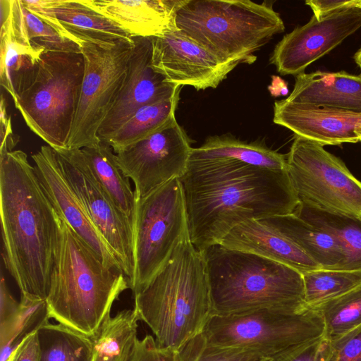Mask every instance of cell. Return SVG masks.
<instances>
[{
    "label": "cell",
    "mask_w": 361,
    "mask_h": 361,
    "mask_svg": "<svg viewBox=\"0 0 361 361\" xmlns=\"http://www.w3.org/2000/svg\"><path fill=\"white\" fill-rule=\"evenodd\" d=\"M32 159L39 180L56 214L100 256L106 266L123 272L121 262L92 222L67 180L58 152L51 147L44 145L32 155Z\"/></svg>",
    "instance_id": "cell-17"
},
{
    "label": "cell",
    "mask_w": 361,
    "mask_h": 361,
    "mask_svg": "<svg viewBox=\"0 0 361 361\" xmlns=\"http://www.w3.org/2000/svg\"><path fill=\"white\" fill-rule=\"evenodd\" d=\"M360 0H307L309 6L317 20L329 13L345 6L359 4Z\"/></svg>",
    "instance_id": "cell-40"
},
{
    "label": "cell",
    "mask_w": 361,
    "mask_h": 361,
    "mask_svg": "<svg viewBox=\"0 0 361 361\" xmlns=\"http://www.w3.org/2000/svg\"><path fill=\"white\" fill-rule=\"evenodd\" d=\"M63 173L92 222L133 279V221L124 214L91 174L80 149L56 151Z\"/></svg>",
    "instance_id": "cell-13"
},
{
    "label": "cell",
    "mask_w": 361,
    "mask_h": 361,
    "mask_svg": "<svg viewBox=\"0 0 361 361\" xmlns=\"http://www.w3.org/2000/svg\"><path fill=\"white\" fill-rule=\"evenodd\" d=\"M219 244L286 264L302 274L321 268L298 245L264 219L241 223L234 227Z\"/></svg>",
    "instance_id": "cell-20"
},
{
    "label": "cell",
    "mask_w": 361,
    "mask_h": 361,
    "mask_svg": "<svg viewBox=\"0 0 361 361\" xmlns=\"http://www.w3.org/2000/svg\"><path fill=\"white\" fill-rule=\"evenodd\" d=\"M354 59L361 70V49H360L355 54Z\"/></svg>",
    "instance_id": "cell-41"
},
{
    "label": "cell",
    "mask_w": 361,
    "mask_h": 361,
    "mask_svg": "<svg viewBox=\"0 0 361 361\" xmlns=\"http://www.w3.org/2000/svg\"><path fill=\"white\" fill-rule=\"evenodd\" d=\"M19 302L16 316L0 328V361H8L21 343L50 319L46 300L20 295Z\"/></svg>",
    "instance_id": "cell-31"
},
{
    "label": "cell",
    "mask_w": 361,
    "mask_h": 361,
    "mask_svg": "<svg viewBox=\"0 0 361 361\" xmlns=\"http://www.w3.org/2000/svg\"><path fill=\"white\" fill-rule=\"evenodd\" d=\"M0 152L13 150L18 140L12 129L11 119L8 116L6 99L1 94L0 103Z\"/></svg>",
    "instance_id": "cell-38"
},
{
    "label": "cell",
    "mask_w": 361,
    "mask_h": 361,
    "mask_svg": "<svg viewBox=\"0 0 361 361\" xmlns=\"http://www.w3.org/2000/svg\"><path fill=\"white\" fill-rule=\"evenodd\" d=\"M178 29L221 60L251 64L255 52L285 30L272 5L250 0H183Z\"/></svg>",
    "instance_id": "cell-7"
},
{
    "label": "cell",
    "mask_w": 361,
    "mask_h": 361,
    "mask_svg": "<svg viewBox=\"0 0 361 361\" xmlns=\"http://www.w3.org/2000/svg\"><path fill=\"white\" fill-rule=\"evenodd\" d=\"M85 71L78 111L67 149L100 142L99 128L123 84L133 49L130 39L79 40Z\"/></svg>",
    "instance_id": "cell-11"
},
{
    "label": "cell",
    "mask_w": 361,
    "mask_h": 361,
    "mask_svg": "<svg viewBox=\"0 0 361 361\" xmlns=\"http://www.w3.org/2000/svg\"><path fill=\"white\" fill-rule=\"evenodd\" d=\"M207 346L248 348L270 358L324 335L320 312L300 313L262 310L227 316L213 315L203 331Z\"/></svg>",
    "instance_id": "cell-9"
},
{
    "label": "cell",
    "mask_w": 361,
    "mask_h": 361,
    "mask_svg": "<svg viewBox=\"0 0 361 361\" xmlns=\"http://www.w3.org/2000/svg\"><path fill=\"white\" fill-rule=\"evenodd\" d=\"M274 123L322 145L361 141V113L310 104L276 101Z\"/></svg>",
    "instance_id": "cell-18"
},
{
    "label": "cell",
    "mask_w": 361,
    "mask_h": 361,
    "mask_svg": "<svg viewBox=\"0 0 361 361\" xmlns=\"http://www.w3.org/2000/svg\"><path fill=\"white\" fill-rule=\"evenodd\" d=\"M94 178L119 209L133 221L136 202L130 179L121 171L113 149L100 141L80 149Z\"/></svg>",
    "instance_id": "cell-25"
},
{
    "label": "cell",
    "mask_w": 361,
    "mask_h": 361,
    "mask_svg": "<svg viewBox=\"0 0 361 361\" xmlns=\"http://www.w3.org/2000/svg\"><path fill=\"white\" fill-rule=\"evenodd\" d=\"M40 361H92L93 339L49 322L37 330Z\"/></svg>",
    "instance_id": "cell-30"
},
{
    "label": "cell",
    "mask_w": 361,
    "mask_h": 361,
    "mask_svg": "<svg viewBox=\"0 0 361 361\" xmlns=\"http://www.w3.org/2000/svg\"><path fill=\"white\" fill-rule=\"evenodd\" d=\"M138 321L133 310L109 317L92 338V361H128L137 338Z\"/></svg>",
    "instance_id": "cell-27"
},
{
    "label": "cell",
    "mask_w": 361,
    "mask_h": 361,
    "mask_svg": "<svg viewBox=\"0 0 361 361\" xmlns=\"http://www.w3.org/2000/svg\"><path fill=\"white\" fill-rule=\"evenodd\" d=\"M133 295L145 288L189 236L185 195L180 178H174L136 199L133 219Z\"/></svg>",
    "instance_id": "cell-8"
},
{
    "label": "cell",
    "mask_w": 361,
    "mask_h": 361,
    "mask_svg": "<svg viewBox=\"0 0 361 361\" xmlns=\"http://www.w3.org/2000/svg\"><path fill=\"white\" fill-rule=\"evenodd\" d=\"M361 27L359 4L334 11L284 35L276 45L269 62L282 75H298Z\"/></svg>",
    "instance_id": "cell-14"
},
{
    "label": "cell",
    "mask_w": 361,
    "mask_h": 361,
    "mask_svg": "<svg viewBox=\"0 0 361 361\" xmlns=\"http://www.w3.org/2000/svg\"><path fill=\"white\" fill-rule=\"evenodd\" d=\"M126 75L97 136L106 142L140 109L173 97L181 87L169 83L152 65L153 37H132Z\"/></svg>",
    "instance_id": "cell-16"
},
{
    "label": "cell",
    "mask_w": 361,
    "mask_h": 361,
    "mask_svg": "<svg viewBox=\"0 0 361 361\" xmlns=\"http://www.w3.org/2000/svg\"><path fill=\"white\" fill-rule=\"evenodd\" d=\"M128 361H183V348L173 350L159 347L155 338L146 335L135 341Z\"/></svg>",
    "instance_id": "cell-36"
},
{
    "label": "cell",
    "mask_w": 361,
    "mask_h": 361,
    "mask_svg": "<svg viewBox=\"0 0 361 361\" xmlns=\"http://www.w3.org/2000/svg\"><path fill=\"white\" fill-rule=\"evenodd\" d=\"M21 1L28 11L51 25L61 37L76 44L82 39H130L125 30L91 8L85 0Z\"/></svg>",
    "instance_id": "cell-19"
},
{
    "label": "cell",
    "mask_w": 361,
    "mask_h": 361,
    "mask_svg": "<svg viewBox=\"0 0 361 361\" xmlns=\"http://www.w3.org/2000/svg\"><path fill=\"white\" fill-rule=\"evenodd\" d=\"M84 71L81 52L44 51L13 81L16 108L30 129L56 151L68 149Z\"/></svg>",
    "instance_id": "cell-6"
},
{
    "label": "cell",
    "mask_w": 361,
    "mask_h": 361,
    "mask_svg": "<svg viewBox=\"0 0 361 361\" xmlns=\"http://www.w3.org/2000/svg\"><path fill=\"white\" fill-rule=\"evenodd\" d=\"M213 315L262 310L300 313L305 302L302 273L286 264L216 244L202 252Z\"/></svg>",
    "instance_id": "cell-5"
},
{
    "label": "cell",
    "mask_w": 361,
    "mask_h": 361,
    "mask_svg": "<svg viewBox=\"0 0 361 361\" xmlns=\"http://www.w3.org/2000/svg\"><path fill=\"white\" fill-rule=\"evenodd\" d=\"M179 95L142 107L104 143L116 153L154 133L175 118Z\"/></svg>",
    "instance_id": "cell-28"
},
{
    "label": "cell",
    "mask_w": 361,
    "mask_h": 361,
    "mask_svg": "<svg viewBox=\"0 0 361 361\" xmlns=\"http://www.w3.org/2000/svg\"><path fill=\"white\" fill-rule=\"evenodd\" d=\"M190 144L175 117L154 133L115 153L121 171L135 185L136 199L185 174Z\"/></svg>",
    "instance_id": "cell-12"
},
{
    "label": "cell",
    "mask_w": 361,
    "mask_h": 361,
    "mask_svg": "<svg viewBox=\"0 0 361 361\" xmlns=\"http://www.w3.org/2000/svg\"><path fill=\"white\" fill-rule=\"evenodd\" d=\"M331 341L324 336L291 348L268 361H327Z\"/></svg>",
    "instance_id": "cell-35"
},
{
    "label": "cell",
    "mask_w": 361,
    "mask_h": 361,
    "mask_svg": "<svg viewBox=\"0 0 361 361\" xmlns=\"http://www.w3.org/2000/svg\"><path fill=\"white\" fill-rule=\"evenodd\" d=\"M270 358H265V359H262V360H257V361H268Z\"/></svg>",
    "instance_id": "cell-42"
},
{
    "label": "cell",
    "mask_w": 361,
    "mask_h": 361,
    "mask_svg": "<svg viewBox=\"0 0 361 361\" xmlns=\"http://www.w3.org/2000/svg\"><path fill=\"white\" fill-rule=\"evenodd\" d=\"M2 258L20 295L46 300L59 238L58 216L27 154L0 152Z\"/></svg>",
    "instance_id": "cell-2"
},
{
    "label": "cell",
    "mask_w": 361,
    "mask_h": 361,
    "mask_svg": "<svg viewBox=\"0 0 361 361\" xmlns=\"http://www.w3.org/2000/svg\"><path fill=\"white\" fill-rule=\"evenodd\" d=\"M130 37H156L176 26V12L183 0H85Z\"/></svg>",
    "instance_id": "cell-21"
},
{
    "label": "cell",
    "mask_w": 361,
    "mask_h": 361,
    "mask_svg": "<svg viewBox=\"0 0 361 361\" xmlns=\"http://www.w3.org/2000/svg\"><path fill=\"white\" fill-rule=\"evenodd\" d=\"M296 216L329 233L345 250L348 260L343 269H361V221L299 203Z\"/></svg>",
    "instance_id": "cell-29"
},
{
    "label": "cell",
    "mask_w": 361,
    "mask_h": 361,
    "mask_svg": "<svg viewBox=\"0 0 361 361\" xmlns=\"http://www.w3.org/2000/svg\"><path fill=\"white\" fill-rule=\"evenodd\" d=\"M226 155L240 158L257 166L287 170V154L273 150L262 142H247L231 134L209 137L201 146L192 148L189 161L206 160Z\"/></svg>",
    "instance_id": "cell-26"
},
{
    "label": "cell",
    "mask_w": 361,
    "mask_h": 361,
    "mask_svg": "<svg viewBox=\"0 0 361 361\" xmlns=\"http://www.w3.org/2000/svg\"><path fill=\"white\" fill-rule=\"evenodd\" d=\"M133 298L138 320L152 330L159 347L178 350L202 333L213 312L204 259L190 236Z\"/></svg>",
    "instance_id": "cell-4"
},
{
    "label": "cell",
    "mask_w": 361,
    "mask_h": 361,
    "mask_svg": "<svg viewBox=\"0 0 361 361\" xmlns=\"http://www.w3.org/2000/svg\"><path fill=\"white\" fill-rule=\"evenodd\" d=\"M305 302L312 309L361 285V269H318L302 274Z\"/></svg>",
    "instance_id": "cell-32"
},
{
    "label": "cell",
    "mask_w": 361,
    "mask_h": 361,
    "mask_svg": "<svg viewBox=\"0 0 361 361\" xmlns=\"http://www.w3.org/2000/svg\"><path fill=\"white\" fill-rule=\"evenodd\" d=\"M288 102L361 113V74L317 71L295 76Z\"/></svg>",
    "instance_id": "cell-22"
},
{
    "label": "cell",
    "mask_w": 361,
    "mask_h": 361,
    "mask_svg": "<svg viewBox=\"0 0 361 361\" xmlns=\"http://www.w3.org/2000/svg\"><path fill=\"white\" fill-rule=\"evenodd\" d=\"M189 236L200 252L247 220L293 214L300 202L287 170L252 165L236 157L189 161L180 178Z\"/></svg>",
    "instance_id": "cell-1"
},
{
    "label": "cell",
    "mask_w": 361,
    "mask_h": 361,
    "mask_svg": "<svg viewBox=\"0 0 361 361\" xmlns=\"http://www.w3.org/2000/svg\"><path fill=\"white\" fill-rule=\"evenodd\" d=\"M13 361H40L37 331L30 334L16 350Z\"/></svg>",
    "instance_id": "cell-39"
},
{
    "label": "cell",
    "mask_w": 361,
    "mask_h": 361,
    "mask_svg": "<svg viewBox=\"0 0 361 361\" xmlns=\"http://www.w3.org/2000/svg\"><path fill=\"white\" fill-rule=\"evenodd\" d=\"M287 173L300 204L361 221V182L321 144L295 135Z\"/></svg>",
    "instance_id": "cell-10"
},
{
    "label": "cell",
    "mask_w": 361,
    "mask_h": 361,
    "mask_svg": "<svg viewBox=\"0 0 361 361\" xmlns=\"http://www.w3.org/2000/svg\"><path fill=\"white\" fill-rule=\"evenodd\" d=\"M1 23H5L16 40L35 52H81L76 43L61 37L51 25L28 11L21 0H0Z\"/></svg>",
    "instance_id": "cell-23"
},
{
    "label": "cell",
    "mask_w": 361,
    "mask_h": 361,
    "mask_svg": "<svg viewBox=\"0 0 361 361\" xmlns=\"http://www.w3.org/2000/svg\"><path fill=\"white\" fill-rule=\"evenodd\" d=\"M152 65L169 83L197 90L217 87L238 66L221 60L176 26L153 37Z\"/></svg>",
    "instance_id": "cell-15"
},
{
    "label": "cell",
    "mask_w": 361,
    "mask_h": 361,
    "mask_svg": "<svg viewBox=\"0 0 361 361\" xmlns=\"http://www.w3.org/2000/svg\"><path fill=\"white\" fill-rule=\"evenodd\" d=\"M327 361H361V325L331 342Z\"/></svg>",
    "instance_id": "cell-37"
},
{
    "label": "cell",
    "mask_w": 361,
    "mask_h": 361,
    "mask_svg": "<svg viewBox=\"0 0 361 361\" xmlns=\"http://www.w3.org/2000/svg\"><path fill=\"white\" fill-rule=\"evenodd\" d=\"M324 323V336L334 342L361 325V285L314 308Z\"/></svg>",
    "instance_id": "cell-33"
},
{
    "label": "cell",
    "mask_w": 361,
    "mask_h": 361,
    "mask_svg": "<svg viewBox=\"0 0 361 361\" xmlns=\"http://www.w3.org/2000/svg\"><path fill=\"white\" fill-rule=\"evenodd\" d=\"M264 219L298 245L321 268H345L347 254L340 243L329 233L293 213Z\"/></svg>",
    "instance_id": "cell-24"
},
{
    "label": "cell",
    "mask_w": 361,
    "mask_h": 361,
    "mask_svg": "<svg viewBox=\"0 0 361 361\" xmlns=\"http://www.w3.org/2000/svg\"><path fill=\"white\" fill-rule=\"evenodd\" d=\"M59 238L50 287L46 298L49 317L94 338L120 295L130 288L121 271L105 264L60 216Z\"/></svg>",
    "instance_id": "cell-3"
},
{
    "label": "cell",
    "mask_w": 361,
    "mask_h": 361,
    "mask_svg": "<svg viewBox=\"0 0 361 361\" xmlns=\"http://www.w3.org/2000/svg\"><path fill=\"white\" fill-rule=\"evenodd\" d=\"M0 39V82L12 96L13 81L16 76L32 66L41 54L31 51L18 43L6 23H1Z\"/></svg>",
    "instance_id": "cell-34"
}]
</instances>
